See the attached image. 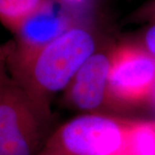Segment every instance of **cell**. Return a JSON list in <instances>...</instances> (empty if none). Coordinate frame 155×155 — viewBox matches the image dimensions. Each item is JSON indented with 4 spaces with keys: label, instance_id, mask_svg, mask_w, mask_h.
Wrapping results in <instances>:
<instances>
[{
    "label": "cell",
    "instance_id": "obj_12",
    "mask_svg": "<svg viewBox=\"0 0 155 155\" xmlns=\"http://www.w3.org/2000/svg\"><path fill=\"white\" fill-rule=\"evenodd\" d=\"M151 103H153V104L155 106V91H154V93L153 95V98H152V102Z\"/></svg>",
    "mask_w": 155,
    "mask_h": 155
},
{
    "label": "cell",
    "instance_id": "obj_3",
    "mask_svg": "<svg viewBox=\"0 0 155 155\" xmlns=\"http://www.w3.org/2000/svg\"><path fill=\"white\" fill-rule=\"evenodd\" d=\"M44 120L22 87L1 69L0 155H37L43 147Z\"/></svg>",
    "mask_w": 155,
    "mask_h": 155
},
{
    "label": "cell",
    "instance_id": "obj_7",
    "mask_svg": "<svg viewBox=\"0 0 155 155\" xmlns=\"http://www.w3.org/2000/svg\"><path fill=\"white\" fill-rule=\"evenodd\" d=\"M49 0H0V19L4 26L16 33L28 19Z\"/></svg>",
    "mask_w": 155,
    "mask_h": 155
},
{
    "label": "cell",
    "instance_id": "obj_5",
    "mask_svg": "<svg viewBox=\"0 0 155 155\" xmlns=\"http://www.w3.org/2000/svg\"><path fill=\"white\" fill-rule=\"evenodd\" d=\"M114 48L96 51L79 68L64 91L67 105L86 114L100 113L110 104L109 82Z\"/></svg>",
    "mask_w": 155,
    "mask_h": 155
},
{
    "label": "cell",
    "instance_id": "obj_6",
    "mask_svg": "<svg viewBox=\"0 0 155 155\" xmlns=\"http://www.w3.org/2000/svg\"><path fill=\"white\" fill-rule=\"evenodd\" d=\"M77 8L79 6L72 5L62 0H49L15 33L16 47L10 57L30 54L83 21Z\"/></svg>",
    "mask_w": 155,
    "mask_h": 155
},
{
    "label": "cell",
    "instance_id": "obj_1",
    "mask_svg": "<svg viewBox=\"0 0 155 155\" xmlns=\"http://www.w3.org/2000/svg\"><path fill=\"white\" fill-rule=\"evenodd\" d=\"M96 51L93 30L85 21H81L30 54L9 57L11 78L47 122L51 116L52 98L66 90L79 68Z\"/></svg>",
    "mask_w": 155,
    "mask_h": 155
},
{
    "label": "cell",
    "instance_id": "obj_2",
    "mask_svg": "<svg viewBox=\"0 0 155 155\" xmlns=\"http://www.w3.org/2000/svg\"><path fill=\"white\" fill-rule=\"evenodd\" d=\"M134 119L84 114L58 127L37 155H132Z\"/></svg>",
    "mask_w": 155,
    "mask_h": 155
},
{
    "label": "cell",
    "instance_id": "obj_10",
    "mask_svg": "<svg viewBox=\"0 0 155 155\" xmlns=\"http://www.w3.org/2000/svg\"><path fill=\"white\" fill-rule=\"evenodd\" d=\"M134 20L139 22H149L155 21V0H149L135 11Z\"/></svg>",
    "mask_w": 155,
    "mask_h": 155
},
{
    "label": "cell",
    "instance_id": "obj_11",
    "mask_svg": "<svg viewBox=\"0 0 155 155\" xmlns=\"http://www.w3.org/2000/svg\"><path fill=\"white\" fill-rule=\"evenodd\" d=\"M64 2H66L67 4H70L72 5H77L80 6L81 5H83L84 3L86 2V0H62Z\"/></svg>",
    "mask_w": 155,
    "mask_h": 155
},
{
    "label": "cell",
    "instance_id": "obj_8",
    "mask_svg": "<svg viewBox=\"0 0 155 155\" xmlns=\"http://www.w3.org/2000/svg\"><path fill=\"white\" fill-rule=\"evenodd\" d=\"M132 155H155V120L134 119Z\"/></svg>",
    "mask_w": 155,
    "mask_h": 155
},
{
    "label": "cell",
    "instance_id": "obj_9",
    "mask_svg": "<svg viewBox=\"0 0 155 155\" xmlns=\"http://www.w3.org/2000/svg\"><path fill=\"white\" fill-rule=\"evenodd\" d=\"M135 42L155 59V21L147 22Z\"/></svg>",
    "mask_w": 155,
    "mask_h": 155
},
{
    "label": "cell",
    "instance_id": "obj_4",
    "mask_svg": "<svg viewBox=\"0 0 155 155\" xmlns=\"http://www.w3.org/2000/svg\"><path fill=\"white\" fill-rule=\"evenodd\" d=\"M154 91V58L135 41L116 45L109 82L110 106L128 108L151 103Z\"/></svg>",
    "mask_w": 155,
    "mask_h": 155
}]
</instances>
